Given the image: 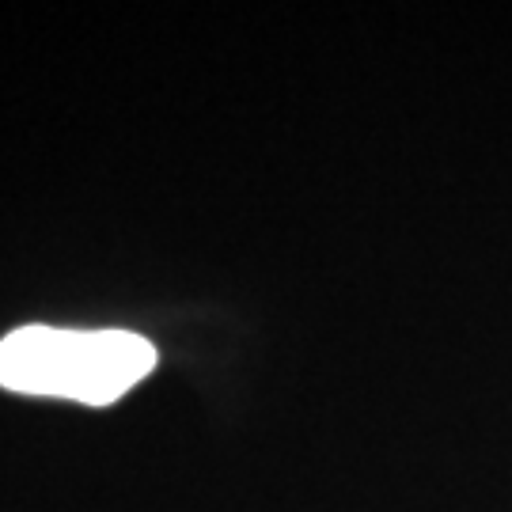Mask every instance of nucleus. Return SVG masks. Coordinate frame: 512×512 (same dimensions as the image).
I'll return each instance as SVG.
<instances>
[{
    "mask_svg": "<svg viewBox=\"0 0 512 512\" xmlns=\"http://www.w3.org/2000/svg\"><path fill=\"white\" fill-rule=\"evenodd\" d=\"M156 368V349L129 330L19 327L0 342V387L110 406Z\"/></svg>",
    "mask_w": 512,
    "mask_h": 512,
    "instance_id": "f257e3e1",
    "label": "nucleus"
}]
</instances>
